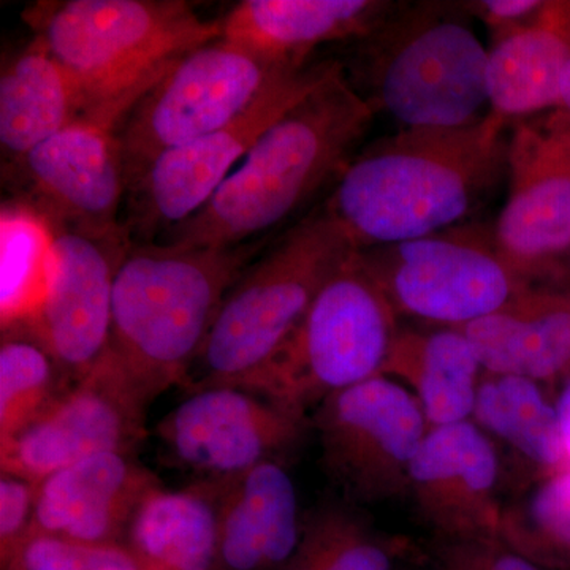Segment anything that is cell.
<instances>
[{
	"label": "cell",
	"instance_id": "obj_1",
	"mask_svg": "<svg viewBox=\"0 0 570 570\" xmlns=\"http://www.w3.org/2000/svg\"><path fill=\"white\" fill-rule=\"evenodd\" d=\"M509 124L401 129L356 154L324 209L358 250L456 227L508 176Z\"/></svg>",
	"mask_w": 570,
	"mask_h": 570
},
{
	"label": "cell",
	"instance_id": "obj_2",
	"mask_svg": "<svg viewBox=\"0 0 570 570\" xmlns=\"http://www.w3.org/2000/svg\"><path fill=\"white\" fill-rule=\"evenodd\" d=\"M376 112L343 62L265 130L212 200L154 245L238 246L269 232L337 181Z\"/></svg>",
	"mask_w": 570,
	"mask_h": 570
},
{
	"label": "cell",
	"instance_id": "obj_3",
	"mask_svg": "<svg viewBox=\"0 0 570 570\" xmlns=\"http://www.w3.org/2000/svg\"><path fill=\"white\" fill-rule=\"evenodd\" d=\"M268 238L130 246L116 273L107 358L146 404L187 382L225 295Z\"/></svg>",
	"mask_w": 570,
	"mask_h": 570
},
{
	"label": "cell",
	"instance_id": "obj_4",
	"mask_svg": "<svg viewBox=\"0 0 570 570\" xmlns=\"http://www.w3.org/2000/svg\"><path fill=\"white\" fill-rule=\"evenodd\" d=\"M460 2L396 3L358 40L344 66L373 111L403 129H453L489 115V48L472 31Z\"/></svg>",
	"mask_w": 570,
	"mask_h": 570
},
{
	"label": "cell",
	"instance_id": "obj_5",
	"mask_svg": "<svg viewBox=\"0 0 570 570\" xmlns=\"http://www.w3.org/2000/svg\"><path fill=\"white\" fill-rule=\"evenodd\" d=\"M356 250L324 206L266 245L225 295L187 379L190 387H247Z\"/></svg>",
	"mask_w": 570,
	"mask_h": 570
},
{
	"label": "cell",
	"instance_id": "obj_6",
	"mask_svg": "<svg viewBox=\"0 0 570 570\" xmlns=\"http://www.w3.org/2000/svg\"><path fill=\"white\" fill-rule=\"evenodd\" d=\"M22 20L81 82L92 108L145 92L176 59L220 37V20H205L183 0H47Z\"/></svg>",
	"mask_w": 570,
	"mask_h": 570
},
{
	"label": "cell",
	"instance_id": "obj_7",
	"mask_svg": "<svg viewBox=\"0 0 570 570\" xmlns=\"http://www.w3.org/2000/svg\"><path fill=\"white\" fill-rule=\"evenodd\" d=\"M397 314L358 250L326 281L275 358L246 389L306 417L325 397L381 376Z\"/></svg>",
	"mask_w": 570,
	"mask_h": 570
},
{
	"label": "cell",
	"instance_id": "obj_8",
	"mask_svg": "<svg viewBox=\"0 0 570 570\" xmlns=\"http://www.w3.org/2000/svg\"><path fill=\"white\" fill-rule=\"evenodd\" d=\"M296 70L223 37L176 59L119 126L127 189L160 154L224 129Z\"/></svg>",
	"mask_w": 570,
	"mask_h": 570
},
{
	"label": "cell",
	"instance_id": "obj_9",
	"mask_svg": "<svg viewBox=\"0 0 570 570\" xmlns=\"http://www.w3.org/2000/svg\"><path fill=\"white\" fill-rule=\"evenodd\" d=\"M358 258L397 316L449 328L490 316L531 287L499 254L493 227L485 225L371 247Z\"/></svg>",
	"mask_w": 570,
	"mask_h": 570
},
{
	"label": "cell",
	"instance_id": "obj_10",
	"mask_svg": "<svg viewBox=\"0 0 570 570\" xmlns=\"http://www.w3.org/2000/svg\"><path fill=\"white\" fill-rule=\"evenodd\" d=\"M138 96L97 105L10 165L22 197L55 228L129 242L122 227L127 184L119 126Z\"/></svg>",
	"mask_w": 570,
	"mask_h": 570
},
{
	"label": "cell",
	"instance_id": "obj_11",
	"mask_svg": "<svg viewBox=\"0 0 570 570\" xmlns=\"http://www.w3.org/2000/svg\"><path fill=\"white\" fill-rule=\"evenodd\" d=\"M332 63H313L285 75L224 129L160 154L127 189L122 227L130 246L154 245L200 212L257 138L303 99Z\"/></svg>",
	"mask_w": 570,
	"mask_h": 570
},
{
	"label": "cell",
	"instance_id": "obj_12",
	"mask_svg": "<svg viewBox=\"0 0 570 570\" xmlns=\"http://www.w3.org/2000/svg\"><path fill=\"white\" fill-rule=\"evenodd\" d=\"M313 423L328 474L347 498L371 504L406 493L430 430L417 397L385 376L325 397Z\"/></svg>",
	"mask_w": 570,
	"mask_h": 570
},
{
	"label": "cell",
	"instance_id": "obj_13",
	"mask_svg": "<svg viewBox=\"0 0 570 570\" xmlns=\"http://www.w3.org/2000/svg\"><path fill=\"white\" fill-rule=\"evenodd\" d=\"M508 184L494 243L502 258L534 285L549 279L570 250V118L564 112L515 122Z\"/></svg>",
	"mask_w": 570,
	"mask_h": 570
},
{
	"label": "cell",
	"instance_id": "obj_14",
	"mask_svg": "<svg viewBox=\"0 0 570 570\" xmlns=\"http://www.w3.org/2000/svg\"><path fill=\"white\" fill-rule=\"evenodd\" d=\"M306 417L238 385H208L171 409L156 433L178 466L224 480L277 461L303 438Z\"/></svg>",
	"mask_w": 570,
	"mask_h": 570
},
{
	"label": "cell",
	"instance_id": "obj_15",
	"mask_svg": "<svg viewBox=\"0 0 570 570\" xmlns=\"http://www.w3.org/2000/svg\"><path fill=\"white\" fill-rule=\"evenodd\" d=\"M146 407L127 379L102 356L55 406L0 442L2 472L40 483L100 453H134L146 438Z\"/></svg>",
	"mask_w": 570,
	"mask_h": 570
},
{
	"label": "cell",
	"instance_id": "obj_16",
	"mask_svg": "<svg viewBox=\"0 0 570 570\" xmlns=\"http://www.w3.org/2000/svg\"><path fill=\"white\" fill-rule=\"evenodd\" d=\"M43 302L29 324L71 384L102 360L110 344L116 273L130 243L55 228Z\"/></svg>",
	"mask_w": 570,
	"mask_h": 570
},
{
	"label": "cell",
	"instance_id": "obj_17",
	"mask_svg": "<svg viewBox=\"0 0 570 570\" xmlns=\"http://www.w3.org/2000/svg\"><path fill=\"white\" fill-rule=\"evenodd\" d=\"M499 460L474 422L430 428L412 460L409 493L445 542L499 539Z\"/></svg>",
	"mask_w": 570,
	"mask_h": 570
},
{
	"label": "cell",
	"instance_id": "obj_18",
	"mask_svg": "<svg viewBox=\"0 0 570 570\" xmlns=\"http://www.w3.org/2000/svg\"><path fill=\"white\" fill-rule=\"evenodd\" d=\"M159 487L134 453L94 455L41 480L32 534L124 546L141 502Z\"/></svg>",
	"mask_w": 570,
	"mask_h": 570
},
{
	"label": "cell",
	"instance_id": "obj_19",
	"mask_svg": "<svg viewBox=\"0 0 570 570\" xmlns=\"http://www.w3.org/2000/svg\"><path fill=\"white\" fill-rule=\"evenodd\" d=\"M385 0H245L220 20V37L268 61L303 69L333 41L362 40L395 9Z\"/></svg>",
	"mask_w": 570,
	"mask_h": 570
},
{
	"label": "cell",
	"instance_id": "obj_20",
	"mask_svg": "<svg viewBox=\"0 0 570 570\" xmlns=\"http://www.w3.org/2000/svg\"><path fill=\"white\" fill-rule=\"evenodd\" d=\"M459 330L483 373L540 385L570 376V296L561 292L531 285L490 316Z\"/></svg>",
	"mask_w": 570,
	"mask_h": 570
},
{
	"label": "cell",
	"instance_id": "obj_21",
	"mask_svg": "<svg viewBox=\"0 0 570 570\" xmlns=\"http://www.w3.org/2000/svg\"><path fill=\"white\" fill-rule=\"evenodd\" d=\"M303 524L294 480L277 461L224 479L219 494V557L224 570L284 568Z\"/></svg>",
	"mask_w": 570,
	"mask_h": 570
},
{
	"label": "cell",
	"instance_id": "obj_22",
	"mask_svg": "<svg viewBox=\"0 0 570 570\" xmlns=\"http://www.w3.org/2000/svg\"><path fill=\"white\" fill-rule=\"evenodd\" d=\"M570 66V0H543L527 24L491 41L487 88L490 111L523 121L557 110Z\"/></svg>",
	"mask_w": 570,
	"mask_h": 570
},
{
	"label": "cell",
	"instance_id": "obj_23",
	"mask_svg": "<svg viewBox=\"0 0 570 570\" xmlns=\"http://www.w3.org/2000/svg\"><path fill=\"white\" fill-rule=\"evenodd\" d=\"M92 104L62 62L33 40L3 61L0 73V148L7 167L82 118Z\"/></svg>",
	"mask_w": 570,
	"mask_h": 570
},
{
	"label": "cell",
	"instance_id": "obj_24",
	"mask_svg": "<svg viewBox=\"0 0 570 570\" xmlns=\"http://www.w3.org/2000/svg\"><path fill=\"white\" fill-rule=\"evenodd\" d=\"M223 480L154 490L135 513L124 547L141 570H219Z\"/></svg>",
	"mask_w": 570,
	"mask_h": 570
},
{
	"label": "cell",
	"instance_id": "obj_25",
	"mask_svg": "<svg viewBox=\"0 0 570 570\" xmlns=\"http://www.w3.org/2000/svg\"><path fill=\"white\" fill-rule=\"evenodd\" d=\"M482 366L459 328L397 330L381 376L417 397L428 426L466 422L474 414Z\"/></svg>",
	"mask_w": 570,
	"mask_h": 570
},
{
	"label": "cell",
	"instance_id": "obj_26",
	"mask_svg": "<svg viewBox=\"0 0 570 570\" xmlns=\"http://www.w3.org/2000/svg\"><path fill=\"white\" fill-rule=\"evenodd\" d=\"M474 422L530 461L542 475L570 466L557 406L538 382L483 373Z\"/></svg>",
	"mask_w": 570,
	"mask_h": 570
},
{
	"label": "cell",
	"instance_id": "obj_27",
	"mask_svg": "<svg viewBox=\"0 0 570 570\" xmlns=\"http://www.w3.org/2000/svg\"><path fill=\"white\" fill-rule=\"evenodd\" d=\"M55 230L32 206L11 200L0 212L2 330L29 324L47 292Z\"/></svg>",
	"mask_w": 570,
	"mask_h": 570
},
{
	"label": "cell",
	"instance_id": "obj_28",
	"mask_svg": "<svg viewBox=\"0 0 570 570\" xmlns=\"http://www.w3.org/2000/svg\"><path fill=\"white\" fill-rule=\"evenodd\" d=\"M73 385L31 326L2 330L0 442L36 422Z\"/></svg>",
	"mask_w": 570,
	"mask_h": 570
},
{
	"label": "cell",
	"instance_id": "obj_29",
	"mask_svg": "<svg viewBox=\"0 0 570 570\" xmlns=\"http://www.w3.org/2000/svg\"><path fill=\"white\" fill-rule=\"evenodd\" d=\"M499 539L542 568L570 569V466L502 509Z\"/></svg>",
	"mask_w": 570,
	"mask_h": 570
},
{
	"label": "cell",
	"instance_id": "obj_30",
	"mask_svg": "<svg viewBox=\"0 0 570 570\" xmlns=\"http://www.w3.org/2000/svg\"><path fill=\"white\" fill-rule=\"evenodd\" d=\"M7 570H141L124 546L32 534Z\"/></svg>",
	"mask_w": 570,
	"mask_h": 570
},
{
	"label": "cell",
	"instance_id": "obj_31",
	"mask_svg": "<svg viewBox=\"0 0 570 570\" xmlns=\"http://www.w3.org/2000/svg\"><path fill=\"white\" fill-rule=\"evenodd\" d=\"M39 483L2 472L0 475V551L9 569L31 538Z\"/></svg>",
	"mask_w": 570,
	"mask_h": 570
},
{
	"label": "cell",
	"instance_id": "obj_32",
	"mask_svg": "<svg viewBox=\"0 0 570 570\" xmlns=\"http://www.w3.org/2000/svg\"><path fill=\"white\" fill-rule=\"evenodd\" d=\"M393 561L392 543L373 534L355 515L322 570H392Z\"/></svg>",
	"mask_w": 570,
	"mask_h": 570
},
{
	"label": "cell",
	"instance_id": "obj_33",
	"mask_svg": "<svg viewBox=\"0 0 570 570\" xmlns=\"http://www.w3.org/2000/svg\"><path fill=\"white\" fill-rule=\"evenodd\" d=\"M543 0H471L460 2L469 17L485 26L490 40H499L515 31L538 13Z\"/></svg>",
	"mask_w": 570,
	"mask_h": 570
},
{
	"label": "cell",
	"instance_id": "obj_34",
	"mask_svg": "<svg viewBox=\"0 0 570 570\" xmlns=\"http://www.w3.org/2000/svg\"><path fill=\"white\" fill-rule=\"evenodd\" d=\"M558 417H560L562 442H564L566 455L570 464V376L566 379L564 385L558 400L554 401Z\"/></svg>",
	"mask_w": 570,
	"mask_h": 570
},
{
	"label": "cell",
	"instance_id": "obj_35",
	"mask_svg": "<svg viewBox=\"0 0 570 570\" xmlns=\"http://www.w3.org/2000/svg\"><path fill=\"white\" fill-rule=\"evenodd\" d=\"M558 111L564 112L570 118V66L566 70L561 82L560 100H558Z\"/></svg>",
	"mask_w": 570,
	"mask_h": 570
}]
</instances>
